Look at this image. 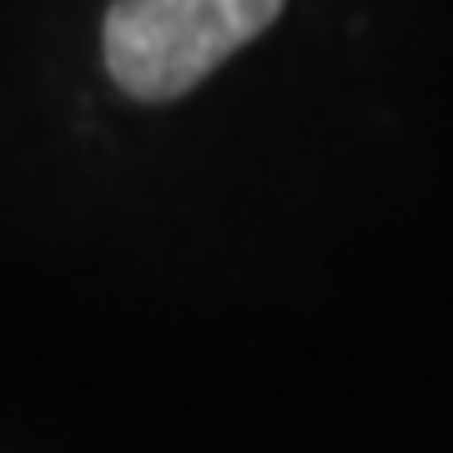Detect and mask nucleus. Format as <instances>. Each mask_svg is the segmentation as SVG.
<instances>
[{
  "label": "nucleus",
  "mask_w": 453,
  "mask_h": 453,
  "mask_svg": "<svg viewBox=\"0 0 453 453\" xmlns=\"http://www.w3.org/2000/svg\"><path fill=\"white\" fill-rule=\"evenodd\" d=\"M288 0H111L101 20V56L131 101L162 106L257 41Z\"/></svg>",
  "instance_id": "1"
}]
</instances>
